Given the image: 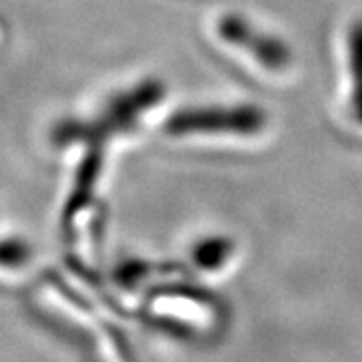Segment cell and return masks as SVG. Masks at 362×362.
<instances>
[{"label":"cell","mask_w":362,"mask_h":362,"mask_svg":"<svg viewBox=\"0 0 362 362\" xmlns=\"http://www.w3.org/2000/svg\"><path fill=\"white\" fill-rule=\"evenodd\" d=\"M264 127V113L256 107H233V109H185L169 119L168 131L173 135L183 133H256Z\"/></svg>","instance_id":"obj_1"},{"label":"cell","mask_w":362,"mask_h":362,"mask_svg":"<svg viewBox=\"0 0 362 362\" xmlns=\"http://www.w3.org/2000/svg\"><path fill=\"white\" fill-rule=\"evenodd\" d=\"M220 35L228 42L238 45V47L252 52L262 65L270 66V69L286 66L290 61V51L286 49L284 42L254 30L252 26H247V23H244L238 16H226L221 21Z\"/></svg>","instance_id":"obj_2"},{"label":"cell","mask_w":362,"mask_h":362,"mask_svg":"<svg viewBox=\"0 0 362 362\" xmlns=\"http://www.w3.org/2000/svg\"><path fill=\"white\" fill-rule=\"evenodd\" d=\"M350 66L354 78V107L362 123V23H356L350 33Z\"/></svg>","instance_id":"obj_3"},{"label":"cell","mask_w":362,"mask_h":362,"mask_svg":"<svg viewBox=\"0 0 362 362\" xmlns=\"http://www.w3.org/2000/svg\"><path fill=\"white\" fill-rule=\"evenodd\" d=\"M30 258V250L21 240H0V268H18Z\"/></svg>","instance_id":"obj_4"}]
</instances>
